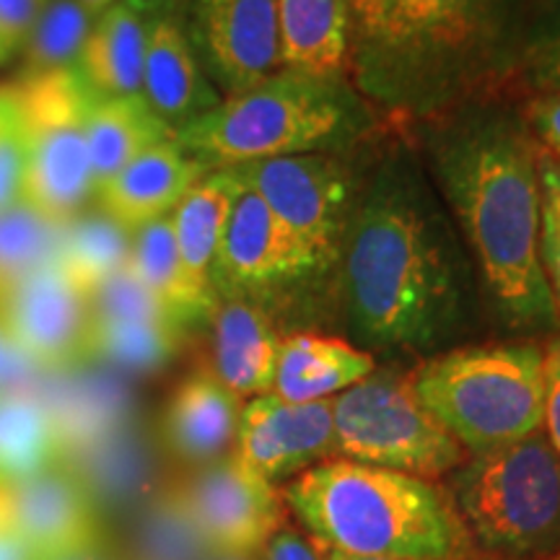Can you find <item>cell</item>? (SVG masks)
Segmentation results:
<instances>
[{
    "label": "cell",
    "mask_w": 560,
    "mask_h": 560,
    "mask_svg": "<svg viewBox=\"0 0 560 560\" xmlns=\"http://www.w3.org/2000/svg\"><path fill=\"white\" fill-rule=\"evenodd\" d=\"M431 159L501 319L516 330L558 325L540 262L537 143L524 117L467 107L436 132Z\"/></svg>",
    "instance_id": "1"
},
{
    "label": "cell",
    "mask_w": 560,
    "mask_h": 560,
    "mask_svg": "<svg viewBox=\"0 0 560 560\" xmlns=\"http://www.w3.org/2000/svg\"><path fill=\"white\" fill-rule=\"evenodd\" d=\"M429 187L387 164L355 198L342 242V301L350 327L380 348H425L465 310L459 249Z\"/></svg>",
    "instance_id": "2"
},
{
    "label": "cell",
    "mask_w": 560,
    "mask_h": 560,
    "mask_svg": "<svg viewBox=\"0 0 560 560\" xmlns=\"http://www.w3.org/2000/svg\"><path fill=\"white\" fill-rule=\"evenodd\" d=\"M532 0H389L350 73L389 115L429 117L516 73Z\"/></svg>",
    "instance_id": "3"
},
{
    "label": "cell",
    "mask_w": 560,
    "mask_h": 560,
    "mask_svg": "<svg viewBox=\"0 0 560 560\" xmlns=\"http://www.w3.org/2000/svg\"><path fill=\"white\" fill-rule=\"evenodd\" d=\"M312 540L348 556L480 558L444 486L387 467L325 459L280 490Z\"/></svg>",
    "instance_id": "4"
},
{
    "label": "cell",
    "mask_w": 560,
    "mask_h": 560,
    "mask_svg": "<svg viewBox=\"0 0 560 560\" xmlns=\"http://www.w3.org/2000/svg\"><path fill=\"white\" fill-rule=\"evenodd\" d=\"M369 102L350 79L276 70L182 128L177 143L206 172L265 159L332 153L371 130Z\"/></svg>",
    "instance_id": "5"
},
{
    "label": "cell",
    "mask_w": 560,
    "mask_h": 560,
    "mask_svg": "<svg viewBox=\"0 0 560 560\" xmlns=\"http://www.w3.org/2000/svg\"><path fill=\"white\" fill-rule=\"evenodd\" d=\"M444 488L478 556L560 558V457L545 431L467 454Z\"/></svg>",
    "instance_id": "6"
},
{
    "label": "cell",
    "mask_w": 560,
    "mask_h": 560,
    "mask_svg": "<svg viewBox=\"0 0 560 560\" xmlns=\"http://www.w3.org/2000/svg\"><path fill=\"white\" fill-rule=\"evenodd\" d=\"M410 384L467 454L499 450L542 431L545 350L532 342L433 355L410 371Z\"/></svg>",
    "instance_id": "7"
},
{
    "label": "cell",
    "mask_w": 560,
    "mask_h": 560,
    "mask_svg": "<svg viewBox=\"0 0 560 560\" xmlns=\"http://www.w3.org/2000/svg\"><path fill=\"white\" fill-rule=\"evenodd\" d=\"M335 457L439 482L467 459L459 441L433 418L410 374L374 371L332 397Z\"/></svg>",
    "instance_id": "8"
},
{
    "label": "cell",
    "mask_w": 560,
    "mask_h": 560,
    "mask_svg": "<svg viewBox=\"0 0 560 560\" xmlns=\"http://www.w3.org/2000/svg\"><path fill=\"white\" fill-rule=\"evenodd\" d=\"M26 132L24 202L66 226L94 200L86 117L96 94L79 68L11 83Z\"/></svg>",
    "instance_id": "9"
},
{
    "label": "cell",
    "mask_w": 560,
    "mask_h": 560,
    "mask_svg": "<svg viewBox=\"0 0 560 560\" xmlns=\"http://www.w3.org/2000/svg\"><path fill=\"white\" fill-rule=\"evenodd\" d=\"M231 170L270 208L306 276H322L340 262L355 206L353 177L342 161L332 153H304Z\"/></svg>",
    "instance_id": "10"
},
{
    "label": "cell",
    "mask_w": 560,
    "mask_h": 560,
    "mask_svg": "<svg viewBox=\"0 0 560 560\" xmlns=\"http://www.w3.org/2000/svg\"><path fill=\"white\" fill-rule=\"evenodd\" d=\"M0 327L32 366L62 371L91 359V299L60 262L0 289Z\"/></svg>",
    "instance_id": "11"
},
{
    "label": "cell",
    "mask_w": 560,
    "mask_h": 560,
    "mask_svg": "<svg viewBox=\"0 0 560 560\" xmlns=\"http://www.w3.org/2000/svg\"><path fill=\"white\" fill-rule=\"evenodd\" d=\"M182 21L221 96L242 94L280 70L278 0H185Z\"/></svg>",
    "instance_id": "12"
},
{
    "label": "cell",
    "mask_w": 560,
    "mask_h": 560,
    "mask_svg": "<svg viewBox=\"0 0 560 560\" xmlns=\"http://www.w3.org/2000/svg\"><path fill=\"white\" fill-rule=\"evenodd\" d=\"M195 524L213 552L260 556L265 542L285 527V503L272 482L252 472L234 452L195 467L179 480Z\"/></svg>",
    "instance_id": "13"
},
{
    "label": "cell",
    "mask_w": 560,
    "mask_h": 560,
    "mask_svg": "<svg viewBox=\"0 0 560 560\" xmlns=\"http://www.w3.org/2000/svg\"><path fill=\"white\" fill-rule=\"evenodd\" d=\"M234 454L272 486L332 459V400L285 402L272 392L252 397L242 408Z\"/></svg>",
    "instance_id": "14"
},
{
    "label": "cell",
    "mask_w": 560,
    "mask_h": 560,
    "mask_svg": "<svg viewBox=\"0 0 560 560\" xmlns=\"http://www.w3.org/2000/svg\"><path fill=\"white\" fill-rule=\"evenodd\" d=\"M5 522L37 560L79 550L104 537L102 514L75 467L58 462L34 478L3 488Z\"/></svg>",
    "instance_id": "15"
},
{
    "label": "cell",
    "mask_w": 560,
    "mask_h": 560,
    "mask_svg": "<svg viewBox=\"0 0 560 560\" xmlns=\"http://www.w3.org/2000/svg\"><path fill=\"white\" fill-rule=\"evenodd\" d=\"M299 278H306V272L278 221L272 219L270 208L236 177V192L213 265L215 296H247L257 301L272 285Z\"/></svg>",
    "instance_id": "16"
},
{
    "label": "cell",
    "mask_w": 560,
    "mask_h": 560,
    "mask_svg": "<svg viewBox=\"0 0 560 560\" xmlns=\"http://www.w3.org/2000/svg\"><path fill=\"white\" fill-rule=\"evenodd\" d=\"M210 325V374L242 400L270 395L280 335L262 304L247 296H215Z\"/></svg>",
    "instance_id": "17"
},
{
    "label": "cell",
    "mask_w": 560,
    "mask_h": 560,
    "mask_svg": "<svg viewBox=\"0 0 560 560\" xmlns=\"http://www.w3.org/2000/svg\"><path fill=\"white\" fill-rule=\"evenodd\" d=\"M140 94L174 136L223 100L192 50L182 13L149 19Z\"/></svg>",
    "instance_id": "18"
},
{
    "label": "cell",
    "mask_w": 560,
    "mask_h": 560,
    "mask_svg": "<svg viewBox=\"0 0 560 560\" xmlns=\"http://www.w3.org/2000/svg\"><path fill=\"white\" fill-rule=\"evenodd\" d=\"M202 174L208 172L187 156L177 138H170L122 166L96 190L94 202L112 221L136 234L145 223L170 215Z\"/></svg>",
    "instance_id": "19"
},
{
    "label": "cell",
    "mask_w": 560,
    "mask_h": 560,
    "mask_svg": "<svg viewBox=\"0 0 560 560\" xmlns=\"http://www.w3.org/2000/svg\"><path fill=\"white\" fill-rule=\"evenodd\" d=\"M244 400L208 369L185 376L164 410V441L187 467H202L234 452Z\"/></svg>",
    "instance_id": "20"
},
{
    "label": "cell",
    "mask_w": 560,
    "mask_h": 560,
    "mask_svg": "<svg viewBox=\"0 0 560 560\" xmlns=\"http://www.w3.org/2000/svg\"><path fill=\"white\" fill-rule=\"evenodd\" d=\"M236 192V177L231 170L202 174L172 210L174 240H177L182 280L195 310L208 317L213 306V265L226 215Z\"/></svg>",
    "instance_id": "21"
},
{
    "label": "cell",
    "mask_w": 560,
    "mask_h": 560,
    "mask_svg": "<svg viewBox=\"0 0 560 560\" xmlns=\"http://www.w3.org/2000/svg\"><path fill=\"white\" fill-rule=\"evenodd\" d=\"M280 70L350 79L353 24L346 0H278Z\"/></svg>",
    "instance_id": "22"
},
{
    "label": "cell",
    "mask_w": 560,
    "mask_h": 560,
    "mask_svg": "<svg viewBox=\"0 0 560 560\" xmlns=\"http://www.w3.org/2000/svg\"><path fill=\"white\" fill-rule=\"evenodd\" d=\"M374 371V355L348 340L296 332L280 340L272 395L285 402L332 400Z\"/></svg>",
    "instance_id": "23"
},
{
    "label": "cell",
    "mask_w": 560,
    "mask_h": 560,
    "mask_svg": "<svg viewBox=\"0 0 560 560\" xmlns=\"http://www.w3.org/2000/svg\"><path fill=\"white\" fill-rule=\"evenodd\" d=\"M145 42L149 19L120 0L96 16L75 68L96 96H143Z\"/></svg>",
    "instance_id": "24"
},
{
    "label": "cell",
    "mask_w": 560,
    "mask_h": 560,
    "mask_svg": "<svg viewBox=\"0 0 560 560\" xmlns=\"http://www.w3.org/2000/svg\"><path fill=\"white\" fill-rule=\"evenodd\" d=\"M174 138L143 96H96L86 117L94 195L132 159Z\"/></svg>",
    "instance_id": "25"
},
{
    "label": "cell",
    "mask_w": 560,
    "mask_h": 560,
    "mask_svg": "<svg viewBox=\"0 0 560 560\" xmlns=\"http://www.w3.org/2000/svg\"><path fill=\"white\" fill-rule=\"evenodd\" d=\"M210 552L187 509L179 480L159 486L130 511L122 560H208Z\"/></svg>",
    "instance_id": "26"
},
{
    "label": "cell",
    "mask_w": 560,
    "mask_h": 560,
    "mask_svg": "<svg viewBox=\"0 0 560 560\" xmlns=\"http://www.w3.org/2000/svg\"><path fill=\"white\" fill-rule=\"evenodd\" d=\"M60 452L58 423L37 397L21 389L0 395V488L58 465Z\"/></svg>",
    "instance_id": "27"
},
{
    "label": "cell",
    "mask_w": 560,
    "mask_h": 560,
    "mask_svg": "<svg viewBox=\"0 0 560 560\" xmlns=\"http://www.w3.org/2000/svg\"><path fill=\"white\" fill-rule=\"evenodd\" d=\"M132 234L100 208L83 210L62 226L60 265L89 293L130 262Z\"/></svg>",
    "instance_id": "28"
},
{
    "label": "cell",
    "mask_w": 560,
    "mask_h": 560,
    "mask_svg": "<svg viewBox=\"0 0 560 560\" xmlns=\"http://www.w3.org/2000/svg\"><path fill=\"white\" fill-rule=\"evenodd\" d=\"M128 265L140 283L164 304V310L172 314V319L177 322L182 330L190 325H198V322H206L185 291L172 213L164 215V219L145 223V226H140L132 234Z\"/></svg>",
    "instance_id": "29"
},
{
    "label": "cell",
    "mask_w": 560,
    "mask_h": 560,
    "mask_svg": "<svg viewBox=\"0 0 560 560\" xmlns=\"http://www.w3.org/2000/svg\"><path fill=\"white\" fill-rule=\"evenodd\" d=\"M182 332L172 322L94 319L91 359H102L125 371L149 374L166 366L182 346Z\"/></svg>",
    "instance_id": "30"
},
{
    "label": "cell",
    "mask_w": 560,
    "mask_h": 560,
    "mask_svg": "<svg viewBox=\"0 0 560 560\" xmlns=\"http://www.w3.org/2000/svg\"><path fill=\"white\" fill-rule=\"evenodd\" d=\"M94 21L96 16H91L79 0H47L39 19L34 21L30 37L21 45L24 62H21L19 79L75 68Z\"/></svg>",
    "instance_id": "31"
},
{
    "label": "cell",
    "mask_w": 560,
    "mask_h": 560,
    "mask_svg": "<svg viewBox=\"0 0 560 560\" xmlns=\"http://www.w3.org/2000/svg\"><path fill=\"white\" fill-rule=\"evenodd\" d=\"M62 226L26 202L0 213V289L60 260Z\"/></svg>",
    "instance_id": "32"
},
{
    "label": "cell",
    "mask_w": 560,
    "mask_h": 560,
    "mask_svg": "<svg viewBox=\"0 0 560 560\" xmlns=\"http://www.w3.org/2000/svg\"><path fill=\"white\" fill-rule=\"evenodd\" d=\"M537 94H560V0H532L520 68Z\"/></svg>",
    "instance_id": "33"
},
{
    "label": "cell",
    "mask_w": 560,
    "mask_h": 560,
    "mask_svg": "<svg viewBox=\"0 0 560 560\" xmlns=\"http://www.w3.org/2000/svg\"><path fill=\"white\" fill-rule=\"evenodd\" d=\"M91 317L96 322L102 319H143V322H177L172 314L164 310V304L145 289L125 265L122 270L112 272L107 280H102L94 291H91ZM179 327V325H177ZM182 330V327H179Z\"/></svg>",
    "instance_id": "34"
},
{
    "label": "cell",
    "mask_w": 560,
    "mask_h": 560,
    "mask_svg": "<svg viewBox=\"0 0 560 560\" xmlns=\"http://www.w3.org/2000/svg\"><path fill=\"white\" fill-rule=\"evenodd\" d=\"M540 177V262L560 319V161L537 145Z\"/></svg>",
    "instance_id": "35"
},
{
    "label": "cell",
    "mask_w": 560,
    "mask_h": 560,
    "mask_svg": "<svg viewBox=\"0 0 560 560\" xmlns=\"http://www.w3.org/2000/svg\"><path fill=\"white\" fill-rule=\"evenodd\" d=\"M26 132L11 86L0 100V213L24 202L26 185Z\"/></svg>",
    "instance_id": "36"
},
{
    "label": "cell",
    "mask_w": 560,
    "mask_h": 560,
    "mask_svg": "<svg viewBox=\"0 0 560 560\" xmlns=\"http://www.w3.org/2000/svg\"><path fill=\"white\" fill-rule=\"evenodd\" d=\"M524 122L535 143L560 161V94H537L527 104Z\"/></svg>",
    "instance_id": "37"
},
{
    "label": "cell",
    "mask_w": 560,
    "mask_h": 560,
    "mask_svg": "<svg viewBox=\"0 0 560 560\" xmlns=\"http://www.w3.org/2000/svg\"><path fill=\"white\" fill-rule=\"evenodd\" d=\"M542 431L560 457V335L545 348V418Z\"/></svg>",
    "instance_id": "38"
},
{
    "label": "cell",
    "mask_w": 560,
    "mask_h": 560,
    "mask_svg": "<svg viewBox=\"0 0 560 560\" xmlns=\"http://www.w3.org/2000/svg\"><path fill=\"white\" fill-rule=\"evenodd\" d=\"M45 5L47 0H0V37L13 52L21 50Z\"/></svg>",
    "instance_id": "39"
},
{
    "label": "cell",
    "mask_w": 560,
    "mask_h": 560,
    "mask_svg": "<svg viewBox=\"0 0 560 560\" xmlns=\"http://www.w3.org/2000/svg\"><path fill=\"white\" fill-rule=\"evenodd\" d=\"M260 560H325V556L310 535L285 524L265 542Z\"/></svg>",
    "instance_id": "40"
},
{
    "label": "cell",
    "mask_w": 560,
    "mask_h": 560,
    "mask_svg": "<svg viewBox=\"0 0 560 560\" xmlns=\"http://www.w3.org/2000/svg\"><path fill=\"white\" fill-rule=\"evenodd\" d=\"M350 11V24H353V47L369 39L380 30L384 13H387L389 0H346Z\"/></svg>",
    "instance_id": "41"
},
{
    "label": "cell",
    "mask_w": 560,
    "mask_h": 560,
    "mask_svg": "<svg viewBox=\"0 0 560 560\" xmlns=\"http://www.w3.org/2000/svg\"><path fill=\"white\" fill-rule=\"evenodd\" d=\"M24 363H26V359L9 340V335L3 332V327H0V395L16 389L13 384L19 382L21 366H24Z\"/></svg>",
    "instance_id": "42"
},
{
    "label": "cell",
    "mask_w": 560,
    "mask_h": 560,
    "mask_svg": "<svg viewBox=\"0 0 560 560\" xmlns=\"http://www.w3.org/2000/svg\"><path fill=\"white\" fill-rule=\"evenodd\" d=\"M0 560H37L30 545L5 522V516L0 520Z\"/></svg>",
    "instance_id": "43"
},
{
    "label": "cell",
    "mask_w": 560,
    "mask_h": 560,
    "mask_svg": "<svg viewBox=\"0 0 560 560\" xmlns=\"http://www.w3.org/2000/svg\"><path fill=\"white\" fill-rule=\"evenodd\" d=\"M45 560H122L120 552H115V548L107 542V537H102L100 542L83 545L79 550L62 552V556L55 558H45Z\"/></svg>",
    "instance_id": "44"
},
{
    "label": "cell",
    "mask_w": 560,
    "mask_h": 560,
    "mask_svg": "<svg viewBox=\"0 0 560 560\" xmlns=\"http://www.w3.org/2000/svg\"><path fill=\"white\" fill-rule=\"evenodd\" d=\"M125 3L145 19L166 16V13H182V9H185V0H125Z\"/></svg>",
    "instance_id": "45"
},
{
    "label": "cell",
    "mask_w": 560,
    "mask_h": 560,
    "mask_svg": "<svg viewBox=\"0 0 560 560\" xmlns=\"http://www.w3.org/2000/svg\"><path fill=\"white\" fill-rule=\"evenodd\" d=\"M317 542V540H314ZM319 545V542H317ZM322 556H325V560H395V558H366V556H348V552H340V550H330L325 548V545H319Z\"/></svg>",
    "instance_id": "46"
},
{
    "label": "cell",
    "mask_w": 560,
    "mask_h": 560,
    "mask_svg": "<svg viewBox=\"0 0 560 560\" xmlns=\"http://www.w3.org/2000/svg\"><path fill=\"white\" fill-rule=\"evenodd\" d=\"M79 3L91 13V16H100V13L112 9L115 3H120V0H79Z\"/></svg>",
    "instance_id": "47"
},
{
    "label": "cell",
    "mask_w": 560,
    "mask_h": 560,
    "mask_svg": "<svg viewBox=\"0 0 560 560\" xmlns=\"http://www.w3.org/2000/svg\"><path fill=\"white\" fill-rule=\"evenodd\" d=\"M208 560H260V556H240V552H210Z\"/></svg>",
    "instance_id": "48"
},
{
    "label": "cell",
    "mask_w": 560,
    "mask_h": 560,
    "mask_svg": "<svg viewBox=\"0 0 560 560\" xmlns=\"http://www.w3.org/2000/svg\"><path fill=\"white\" fill-rule=\"evenodd\" d=\"M11 55H13V50H11L9 45H5L3 37H0V62H5V60H9Z\"/></svg>",
    "instance_id": "49"
},
{
    "label": "cell",
    "mask_w": 560,
    "mask_h": 560,
    "mask_svg": "<svg viewBox=\"0 0 560 560\" xmlns=\"http://www.w3.org/2000/svg\"><path fill=\"white\" fill-rule=\"evenodd\" d=\"M472 560H522V558H472ZM542 560H560V558H542Z\"/></svg>",
    "instance_id": "50"
}]
</instances>
